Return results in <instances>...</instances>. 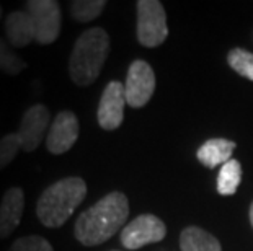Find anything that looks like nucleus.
<instances>
[{
  "instance_id": "1",
  "label": "nucleus",
  "mask_w": 253,
  "mask_h": 251,
  "mask_svg": "<svg viewBox=\"0 0 253 251\" xmlns=\"http://www.w3.org/2000/svg\"><path fill=\"white\" fill-rule=\"evenodd\" d=\"M129 215V201L121 191L103 196L98 202L84 211L75 220L74 235L84 247H96L125 228Z\"/></svg>"
},
{
  "instance_id": "2",
  "label": "nucleus",
  "mask_w": 253,
  "mask_h": 251,
  "mask_svg": "<svg viewBox=\"0 0 253 251\" xmlns=\"http://www.w3.org/2000/svg\"><path fill=\"white\" fill-rule=\"evenodd\" d=\"M87 196V183L79 176H67L42 191L36 202V215L47 228L66 223Z\"/></svg>"
},
{
  "instance_id": "3",
  "label": "nucleus",
  "mask_w": 253,
  "mask_h": 251,
  "mask_svg": "<svg viewBox=\"0 0 253 251\" xmlns=\"http://www.w3.org/2000/svg\"><path fill=\"white\" fill-rule=\"evenodd\" d=\"M110 54V36L103 28H90L75 41L71 59L69 75L79 87H88L103 69Z\"/></svg>"
},
{
  "instance_id": "4",
  "label": "nucleus",
  "mask_w": 253,
  "mask_h": 251,
  "mask_svg": "<svg viewBox=\"0 0 253 251\" xmlns=\"http://www.w3.org/2000/svg\"><path fill=\"white\" fill-rule=\"evenodd\" d=\"M137 41L145 47H157L169 36L167 15L159 0L137 2Z\"/></svg>"
},
{
  "instance_id": "5",
  "label": "nucleus",
  "mask_w": 253,
  "mask_h": 251,
  "mask_svg": "<svg viewBox=\"0 0 253 251\" xmlns=\"http://www.w3.org/2000/svg\"><path fill=\"white\" fill-rule=\"evenodd\" d=\"M25 12L35 28V41L42 46L52 44L61 33V5L56 0H28Z\"/></svg>"
},
{
  "instance_id": "6",
  "label": "nucleus",
  "mask_w": 253,
  "mask_h": 251,
  "mask_svg": "<svg viewBox=\"0 0 253 251\" xmlns=\"http://www.w3.org/2000/svg\"><path fill=\"white\" fill-rule=\"evenodd\" d=\"M167 235L165 223L154 214H142L121 230V245L126 250H139L150 243L162 242Z\"/></svg>"
},
{
  "instance_id": "7",
  "label": "nucleus",
  "mask_w": 253,
  "mask_h": 251,
  "mask_svg": "<svg viewBox=\"0 0 253 251\" xmlns=\"http://www.w3.org/2000/svg\"><path fill=\"white\" fill-rule=\"evenodd\" d=\"M155 92V73L154 69L145 61L136 59L129 66L126 83H125V95L126 103L131 108H142L150 101Z\"/></svg>"
},
{
  "instance_id": "8",
  "label": "nucleus",
  "mask_w": 253,
  "mask_h": 251,
  "mask_svg": "<svg viewBox=\"0 0 253 251\" xmlns=\"http://www.w3.org/2000/svg\"><path fill=\"white\" fill-rule=\"evenodd\" d=\"M49 122H51V113L47 109V106H44L42 103H36L33 106H30L25 111L23 117H21L20 129L17 132L21 150L28 153L35 152L41 145L47 127H49Z\"/></svg>"
},
{
  "instance_id": "9",
  "label": "nucleus",
  "mask_w": 253,
  "mask_h": 251,
  "mask_svg": "<svg viewBox=\"0 0 253 251\" xmlns=\"http://www.w3.org/2000/svg\"><path fill=\"white\" fill-rule=\"evenodd\" d=\"M125 85L118 80H111L101 93L98 109H96V119L101 129L115 131L125 121Z\"/></svg>"
},
{
  "instance_id": "10",
  "label": "nucleus",
  "mask_w": 253,
  "mask_h": 251,
  "mask_svg": "<svg viewBox=\"0 0 253 251\" xmlns=\"http://www.w3.org/2000/svg\"><path fill=\"white\" fill-rule=\"evenodd\" d=\"M80 132L79 117L72 111L57 113L46 136V147L52 155H62L69 152L77 142Z\"/></svg>"
},
{
  "instance_id": "11",
  "label": "nucleus",
  "mask_w": 253,
  "mask_h": 251,
  "mask_svg": "<svg viewBox=\"0 0 253 251\" xmlns=\"http://www.w3.org/2000/svg\"><path fill=\"white\" fill-rule=\"evenodd\" d=\"M25 211V193L20 186L7 189L0 202V240L8 238L21 222Z\"/></svg>"
},
{
  "instance_id": "12",
  "label": "nucleus",
  "mask_w": 253,
  "mask_h": 251,
  "mask_svg": "<svg viewBox=\"0 0 253 251\" xmlns=\"http://www.w3.org/2000/svg\"><path fill=\"white\" fill-rule=\"evenodd\" d=\"M5 39L12 47H25L35 39V28L30 15L17 10L5 18Z\"/></svg>"
},
{
  "instance_id": "13",
  "label": "nucleus",
  "mask_w": 253,
  "mask_h": 251,
  "mask_svg": "<svg viewBox=\"0 0 253 251\" xmlns=\"http://www.w3.org/2000/svg\"><path fill=\"white\" fill-rule=\"evenodd\" d=\"M237 143L234 141H227V139H209L198 148L196 157L204 167L216 168L219 165L227 163L232 160V153L235 150Z\"/></svg>"
},
{
  "instance_id": "14",
  "label": "nucleus",
  "mask_w": 253,
  "mask_h": 251,
  "mask_svg": "<svg viewBox=\"0 0 253 251\" xmlns=\"http://www.w3.org/2000/svg\"><path fill=\"white\" fill-rule=\"evenodd\" d=\"M181 251H222L219 240L199 227H186L180 235Z\"/></svg>"
},
{
  "instance_id": "15",
  "label": "nucleus",
  "mask_w": 253,
  "mask_h": 251,
  "mask_svg": "<svg viewBox=\"0 0 253 251\" xmlns=\"http://www.w3.org/2000/svg\"><path fill=\"white\" fill-rule=\"evenodd\" d=\"M242 183V165L239 160H229L220 167L217 176V193L220 196H232Z\"/></svg>"
},
{
  "instance_id": "16",
  "label": "nucleus",
  "mask_w": 253,
  "mask_h": 251,
  "mask_svg": "<svg viewBox=\"0 0 253 251\" xmlns=\"http://www.w3.org/2000/svg\"><path fill=\"white\" fill-rule=\"evenodd\" d=\"M105 0H74L71 2V17L79 23H88V21L98 18L105 10Z\"/></svg>"
},
{
  "instance_id": "17",
  "label": "nucleus",
  "mask_w": 253,
  "mask_h": 251,
  "mask_svg": "<svg viewBox=\"0 0 253 251\" xmlns=\"http://www.w3.org/2000/svg\"><path fill=\"white\" fill-rule=\"evenodd\" d=\"M26 67L28 64L23 61V57L13 51L7 39L0 38V72L7 73V75H18Z\"/></svg>"
},
{
  "instance_id": "18",
  "label": "nucleus",
  "mask_w": 253,
  "mask_h": 251,
  "mask_svg": "<svg viewBox=\"0 0 253 251\" xmlns=\"http://www.w3.org/2000/svg\"><path fill=\"white\" fill-rule=\"evenodd\" d=\"M227 64L239 75L253 82V52L242 47H234L227 54Z\"/></svg>"
},
{
  "instance_id": "19",
  "label": "nucleus",
  "mask_w": 253,
  "mask_h": 251,
  "mask_svg": "<svg viewBox=\"0 0 253 251\" xmlns=\"http://www.w3.org/2000/svg\"><path fill=\"white\" fill-rule=\"evenodd\" d=\"M20 150L21 145L17 132H12V134H7L0 139V172L17 158Z\"/></svg>"
},
{
  "instance_id": "20",
  "label": "nucleus",
  "mask_w": 253,
  "mask_h": 251,
  "mask_svg": "<svg viewBox=\"0 0 253 251\" xmlns=\"http://www.w3.org/2000/svg\"><path fill=\"white\" fill-rule=\"evenodd\" d=\"M7 251H54L51 243L46 238L38 237V235H30V237H21L17 242L12 243Z\"/></svg>"
},
{
  "instance_id": "21",
  "label": "nucleus",
  "mask_w": 253,
  "mask_h": 251,
  "mask_svg": "<svg viewBox=\"0 0 253 251\" xmlns=\"http://www.w3.org/2000/svg\"><path fill=\"white\" fill-rule=\"evenodd\" d=\"M249 217H250V223H252V227H253V202L250 204V212H249Z\"/></svg>"
},
{
  "instance_id": "22",
  "label": "nucleus",
  "mask_w": 253,
  "mask_h": 251,
  "mask_svg": "<svg viewBox=\"0 0 253 251\" xmlns=\"http://www.w3.org/2000/svg\"><path fill=\"white\" fill-rule=\"evenodd\" d=\"M2 13H3V12H2V7H0V20H2Z\"/></svg>"
}]
</instances>
